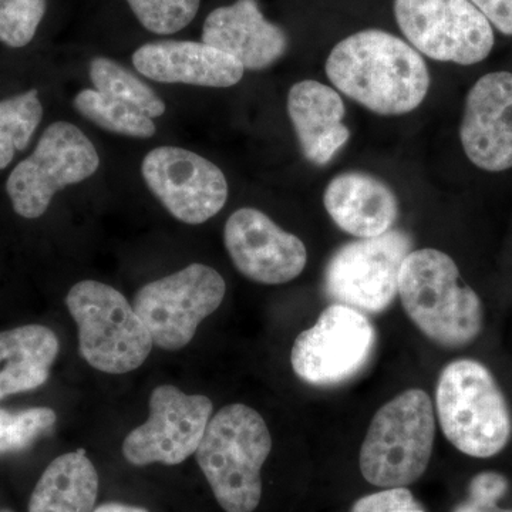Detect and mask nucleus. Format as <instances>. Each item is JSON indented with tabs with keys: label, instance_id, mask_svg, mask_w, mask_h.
I'll use <instances>...</instances> for the list:
<instances>
[{
	"label": "nucleus",
	"instance_id": "f257e3e1",
	"mask_svg": "<svg viewBox=\"0 0 512 512\" xmlns=\"http://www.w3.org/2000/svg\"><path fill=\"white\" fill-rule=\"evenodd\" d=\"M326 74L345 96L382 116L416 110L430 89L429 69L420 53L377 29L357 32L333 47Z\"/></svg>",
	"mask_w": 512,
	"mask_h": 512
},
{
	"label": "nucleus",
	"instance_id": "f03ea898",
	"mask_svg": "<svg viewBox=\"0 0 512 512\" xmlns=\"http://www.w3.org/2000/svg\"><path fill=\"white\" fill-rule=\"evenodd\" d=\"M399 296L417 329L444 348H464L483 330L480 296L461 279L453 258L439 249H417L406 256Z\"/></svg>",
	"mask_w": 512,
	"mask_h": 512
},
{
	"label": "nucleus",
	"instance_id": "7ed1b4c3",
	"mask_svg": "<svg viewBox=\"0 0 512 512\" xmlns=\"http://www.w3.org/2000/svg\"><path fill=\"white\" fill-rule=\"evenodd\" d=\"M271 450L268 426L252 407L229 404L211 417L195 457L222 510H256L261 471Z\"/></svg>",
	"mask_w": 512,
	"mask_h": 512
},
{
	"label": "nucleus",
	"instance_id": "20e7f679",
	"mask_svg": "<svg viewBox=\"0 0 512 512\" xmlns=\"http://www.w3.org/2000/svg\"><path fill=\"white\" fill-rule=\"evenodd\" d=\"M436 407L444 436L466 456H497L511 439L507 399L490 369L477 360L458 359L444 367Z\"/></svg>",
	"mask_w": 512,
	"mask_h": 512
},
{
	"label": "nucleus",
	"instance_id": "39448f33",
	"mask_svg": "<svg viewBox=\"0 0 512 512\" xmlns=\"http://www.w3.org/2000/svg\"><path fill=\"white\" fill-rule=\"evenodd\" d=\"M436 419L429 394L409 389L380 407L360 448V471L376 487H406L429 467Z\"/></svg>",
	"mask_w": 512,
	"mask_h": 512
},
{
	"label": "nucleus",
	"instance_id": "423d86ee",
	"mask_svg": "<svg viewBox=\"0 0 512 512\" xmlns=\"http://www.w3.org/2000/svg\"><path fill=\"white\" fill-rule=\"evenodd\" d=\"M79 329V350L90 366L109 375L138 369L154 342L143 320L123 293L97 281H82L66 296Z\"/></svg>",
	"mask_w": 512,
	"mask_h": 512
},
{
	"label": "nucleus",
	"instance_id": "0eeeda50",
	"mask_svg": "<svg viewBox=\"0 0 512 512\" xmlns=\"http://www.w3.org/2000/svg\"><path fill=\"white\" fill-rule=\"evenodd\" d=\"M99 167L100 156L89 137L72 123L56 121L6 181L13 210L19 217L36 220L45 215L56 192L83 183Z\"/></svg>",
	"mask_w": 512,
	"mask_h": 512
},
{
	"label": "nucleus",
	"instance_id": "6e6552de",
	"mask_svg": "<svg viewBox=\"0 0 512 512\" xmlns=\"http://www.w3.org/2000/svg\"><path fill=\"white\" fill-rule=\"evenodd\" d=\"M227 284L220 272L204 264L144 285L134 296V311L158 348L177 352L194 339L198 326L220 308Z\"/></svg>",
	"mask_w": 512,
	"mask_h": 512
},
{
	"label": "nucleus",
	"instance_id": "1a4fd4ad",
	"mask_svg": "<svg viewBox=\"0 0 512 512\" xmlns=\"http://www.w3.org/2000/svg\"><path fill=\"white\" fill-rule=\"evenodd\" d=\"M412 249V237L397 229L349 242L326 265L325 291L336 303L363 313H382L399 293L400 268Z\"/></svg>",
	"mask_w": 512,
	"mask_h": 512
},
{
	"label": "nucleus",
	"instance_id": "9d476101",
	"mask_svg": "<svg viewBox=\"0 0 512 512\" xmlns=\"http://www.w3.org/2000/svg\"><path fill=\"white\" fill-rule=\"evenodd\" d=\"M377 333L365 313L333 303L293 343V372L312 386H336L359 375L370 362Z\"/></svg>",
	"mask_w": 512,
	"mask_h": 512
},
{
	"label": "nucleus",
	"instance_id": "9b49d317",
	"mask_svg": "<svg viewBox=\"0 0 512 512\" xmlns=\"http://www.w3.org/2000/svg\"><path fill=\"white\" fill-rule=\"evenodd\" d=\"M394 16L410 45L439 62L471 66L493 50V25L470 0H394Z\"/></svg>",
	"mask_w": 512,
	"mask_h": 512
},
{
	"label": "nucleus",
	"instance_id": "f8f14e48",
	"mask_svg": "<svg viewBox=\"0 0 512 512\" xmlns=\"http://www.w3.org/2000/svg\"><path fill=\"white\" fill-rule=\"evenodd\" d=\"M146 423L131 431L123 456L133 466H177L195 454L212 417V402L201 394H187L163 384L150 396Z\"/></svg>",
	"mask_w": 512,
	"mask_h": 512
},
{
	"label": "nucleus",
	"instance_id": "ddd939ff",
	"mask_svg": "<svg viewBox=\"0 0 512 512\" xmlns=\"http://www.w3.org/2000/svg\"><path fill=\"white\" fill-rule=\"evenodd\" d=\"M141 174L165 210L184 224H204L227 204L228 181L221 168L185 148H154L144 157Z\"/></svg>",
	"mask_w": 512,
	"mask_h": 512
},
{
	"label": "nucleus",
	"instance_id": "4468645a",
	"mask_svg": "<svg viewBox=\"0 0 512 512\" xmlns=\"http://www.w3.org/2000/svg\"><path fill=\"white\" fill-rule=\"evenodd\" d=\"M224 244L235 268L258 284H288L308 262L301 239L256 208H241L228 218Z\"/></svg>",
	"mask_w": 512,
	"mask_h": 512
},
{
	"label": "nucleus",
	"instance_id": "2eb2a0df",
	"mask_svg": "<svg viewBox=\"0 0 512 512\" xmlns=\"http://www.w3.org/2000/svg\"><path fill=\"white\" fill-rule=\"evenodd\" d=\"M468 160L490 173L512 168V73H488L471 87L460 127Z\"/></svg>",
	"mask_w": 512,
	"mask_h": 512
},
{
	"label": "nucleus",
	"instance_id": "dca6fc26",
	"mask_svg": "<svg viewBox=\"0 0 512 512\" xmlns=\"http://www.w3.org/2000/svg\"><path fill=\"white\" fill-rule=\"evenodd\" d=\"M138 73L158 83L225 89L241 82L245 69L234 57L204 42L163 40L138 47Z\"/></svg>",
	"mask_w": 512,
	"mask_h": 512
},
{
	"label": "nucleus",
	"instance_id": "f3484780",
	"mask_svg": "<svg viewBox=\"0 0 512 512\" xmlns=\"http://www.w3.org/2000/svg\"><path fill=\"white\" fill-rule=\"evenodd\" d=\"M202 42L234 57L245 70H264L288 50L284 30L268 22L256 0H237L212 10L202 28Z\"/></svg>",
	"mask_w": 512,
	"mask_h": 512
},
{
	"label": "nucleus",
	"instance_id": "a211bd4d",
	"mask_svg": "<svg viewBox=\"0 0 512 512\" xmlns=\"http://www.w3.org/2000/svg\"><path fill=\"white\" fill-rule=\"evenodd\" d=\"M323 204L342 231L359 239L386 234L399 217V201L392 188L365 173H343L333 178Z\"/></svg>",
	"mask_w": 512,
	"mask_h": 512
},
{
	"label": "nucleus",
	"instance_id": "6ab92c4d",
	"mask_svg": "<svg viewBox=\"0 0 512 512\" xmlns=\"http://www.w3.org/2000/svg\"><path fill=\"white\" fill-rule=\"evenodd\" d=\"M345 113V103L332 87L316 80L292 86L288 114L306 160L325 165L345 147L350 138V130L343 124Z\"/></svg>",
	"mask_w": 512,
	"mask_h": 512
},
{
	"label": "nucleus",
	"instance_id": "aec40b11",
	"mask_svg": "<svg viewBox=\"0 0 512 512\" xmlns=\"http://www.w3.org/2000/svg\"><path fill=\"white\" fill-rule=\"evenodd\" d=\"M60 343L52 329L26 325L0 332V400L47 382Z\"/></svg>",
	"mask_w": 512,
	"mask_h": 512
},
{
	"label": "nucleus",
	"instance_id": "412c9836",
	"mask_svg": "<svg viewBox=\"0 0 512 512\" xmlns=\"http://www.w3.org/2000/svg\"><path fill=\"white\" fill-rule=\"evenodd\" d=\"M99 474L86 451L63 454L47 466L29 501V512H93Z\"/></svg>",
	"mask_w": 512,
	"mask_h": 512
},
{
	"label": "nucleus",
	"instance_id": "4be33fe9",
	"mask_svg": "<svg viewBox=\"0 0 512 512\" xmlns=\"http://www.w3.org/2000/svg\"><path fill=\"white\" fill-rule=\"evenodd\" d=\"M90 79L97 92L126 103L150 119L163 116L164 100L136 74L109 57H96L90 63Z\"/></svg>",
	"mask_w": 512,
	"mask_h": 512
},
{
	"label": "nucleus",
	"instance_id": "5701e85b",
	"mask_svg": "<svg viewBox=\"0 0 512 512\" xmlns=\"http://www.w3.org/2000/svg\"><path fill=\"white\" fill-rule=\"evenodd\" d=\"M43 106L36 89L0 101V170L26 150L42 123Z\"/></svg>",
	"mask_w": 512,
	"mask_h": 512
},
{
	"label": "nucleus",
	"instance_id": "b1692460",
	"mask_svg": "<svg viewBox=\"0 0 512 512\" xmlns=\"http://www.w3.org/2000/svg\"><path fill=\"white\" fill-rule=\"evenodd\" d=\"M73 103L83 117L111 133L134 138H150L156 134L153 119L97 90H83L74 97Z\"/></svg>",
	"mask_w": 512,
	"mask_h": 512
},
{
	"label": "nucleus",
	"instance_id": "393cba45",
	"mask_svg": "<svg viewBox=\"0 0 512 512\" xmlns=\"http://www.w3.org/2000/svg\"><path fill=\"white\" fill-rule=\"evenodd\" d=\"M138 22L156 35H174L187 28L201 0H127Z\"/></svg>",
	"mask_w": 512,
	"mask_h": 512
},
{
	"label": "nucleus",
	"instance_id": "a878e982",
	"mask_svg": "<svg viewBox=\"0 0 512 512\" xmlns=\"http://www.w3.org/2000/svg\"><path fill=\"white\" fill-rule=\"evenodd\" d=\"M47 0H0V42L20 49L35 39Z\"/></svg>",
	"mask_w": 512,
	"mask_h": 512
},
{
	"label": "nucleus",
	"instance_id": "bb28decb",
	"mask_svg": "<svg viewBox=\"0 0 512 512\" xmlns=\"http://www.w3.org/2000/svg\"><path fill=\"white\" fill-rule=\"evenodd\" d=\"M57 420L49 407H33L25 412L9 413L0 409V454L15 453L29 447Z\"/></svg>",
	"mask_w": 512,
	"mask_h": 512
},
{
	"label": "nucleus",
	"instance_id": "cd10ccee",
	"mask_svg": "<svg viewBox=\"0 0 512 512\" xmlns=\"http://www.w3.org/2000/svg\"><path fill=\"white\" fill-rule=\"evenodd\" d=\"M352 512H424L407 488L394 487L360 498Z\"/></svg>",
	"mask_w": 512,
	"mask_h": 512
},
{
	"label": "nucleus",
	"instance_id": "c85d7f7f",
	"mask_svg": "<svg viewBox=\"0 0 512 512\" xmlns=\"http://www.w3.org/2000/svg\"><path fill=\"white\" fill-rule=\"evenodd\" d=\"M508 490L507 478L487 471L478 474L470 483V500L480 504H497Z\"/></svg>",
	"mask_w": 512,
	"mask_h": 512
},
{
	"label": "nucleus",
	"instance_id": "c756f323",
	"mask_svg": "<svg viewBox=\"0 0 512 512\" xmlns=\"http://www.w3.org/2000/svg\"><path fill=\"white\" fill-rule=\"evenodd\" d=\"M495 29L512 36V0H470Z\"/></svg>",
	"mask_w": 512,
	"mask_h": 512
},
{
	"label": "nucleus",
	"instance_id": "7c9ffc66",
	"mask_svg": "<svg viewBox=\"0 0 512 512\" xmlns=\"http://www.w3.org/2000/svg\"><path fill=\"white\" fill-rule=\"evenodd\" d=\"M454 512H512L511 510H503L498 508L497 504H480L468 500L467 503L458 505Z\"/></svg>",
	"mask_w": 512,
	"mask_h": 512
},
{
	"label": "nucleus",
	"instance_id": "2f4dec72",
	"mask_svg": "<svg viewBox=\"0 0 512 512\" xmlns=\"http://www.w3.org/2000/svg\"><path fill=\"white\" fill-rule=\"evenodd\" d=\"M93 512H148L144 508L136 507V505H128L121 503H107L100 505Z\"/></svg>",
	"mask_w": 512,
	"mask_h": 512
},
{
	"label": "nucleus",
	"instance_id": "473e14b6",
	"mask_svg": "<svg viewBox=\"0 0 512 512\" xmlns=\"http://www.w3.org/2000/svg\"><path fill=\"white\" fill-rule=\"evenodd\" d=\"M0 512H13V511H10V510H3V511H0Z\"/></svg>",
	"mask_w": 512,
	"mask_h": 512
}]
</instances>
